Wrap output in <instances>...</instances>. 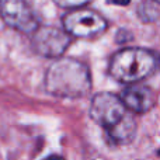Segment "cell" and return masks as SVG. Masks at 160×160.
Segmentation results:
<instances>
[{
	"instance_id": "obj_1",
	"label": "cell",
	"mask_w": 160,
	"mask_h": 160,
	"mask_svg": "<svg viewBox=\"0 0 160 160\" xmlns=\"http://www.w3.org/2000/svg\"><path fill=\"white\" fill-rule=\"evenodd\" d=\"M90 117L107 132L115 143H128L136 133V119L119 96L112 93H98L93 97Z\"/></svg>"
},
{
	"instance_id": "obj_2",
	"label": "cell",
	"mask_w": 160,
	"mask_h": 160,
	"mask_svg": "<svg viewBox=\"0 0 160 160\" xmlns=\"http://www.w3.org/2000/svg\"><path fill=\"white\" fill-rule=\"evenodd\" d=\"M45 88L52 96L63 98L84 97L91 90L90 70L76 59H58L47 70Z\"/></svg>"
},
{
	"instance_id": "obj_3",
	"label": "cell",
	"mask_w": 160,
	"mask_h": 160,
	"mask_svg": "<svg viewBox=\"0 0 160 160\" xmlns=\"http://www.w3.org/2000/svg\"><path fill=\"white\" fill-rule=\"evenodd\" d=\"M158 59L143 48H127L112 56L110 75L121 83H136L155 72Z\"/></svg>"
},
{
	"instance_id": "obj_4",
	"label": "cell",
	"mask_w": 160,
	"mask_h": 160,
	"mask_svg": "<svg viewBox=\"0 0 160 160\" xmlns=\"http://www.w3.org/2000/svg\"><path fill=\"white\" fill-rule=\"evenodd\" d=\"M63 27L69 35L88 38L102 32L107 28V21L97 11L79 8L63 17Z\"/></svg>"
},
{
	"instance_id": "obj_5",
	"label": "cell",
	"mask_w": 160,
	"mask_h": 160,
	"mask_svg": "<svg viewBox=\"0 0 160 160\" xmlns=\"http://www.w3.org/2000/svg\"><path fill=\"white\" fill-rule=\"evenodd\" d=\"M0 16L8 27L21 32L38 28V17L25 0H0Z\"/></svg>"
},
{
	"instance_id": "obj_6",
	"label": "cell",
	"mask_w": 160,
	"mask_h": 160,
	"mask_svg": "<svg viewBox=\"0 0 160 160\" xmlns=\"http://www.w3.org/2000/svg\"><path fill=\"white\" fill-rule=\"evenodd\" d=\"M34 32H35L32 38L34 51L42 56H49V58L61 56L70 44V35L59 28L38 27Z\"/></svg>"
},
{
	"instance_id": "obj_7",
	"label": "cell",
	"mask_w": 160,
	"mask_h": 160,
	"mask_svg": "<svg viewBox=\"0 0 160 160\" xmlns=\"http://www.w3.org/2000/svg\"><path fill=\"white\" fill-rule=\"evenodd\" d=\"M125 107L135 114H145L156 104V94L150 87L143 84H131L119 96Z\"/></svg>"
},
{
	"instance_id": "obj_8",
	"label": "cell",
	"mask_w": 160,
	"mask_h": 160,
	"mask_svg": "<svg viewBox=\"0 0 160 160\" xmlns=\"http://www.w3.org/2000/svg\"><path fill=\"white\" fill-rule=\"evenodd\" d=\"M158 0H146L145 3H142L141 8H139V17L143 21H155L159 17V6H158Z\"/></svg>"
},
{
	"instance_id": "obj_9",
	"label": "cell",
	"mask_w": 160,
	"mask_h": 160,
	"mask_svg": "<svg viewBox=\"0 0 160 160\" xmlns=\"http://www.w3.org/2000/svg\"><path fill=\"white\" fill-rule=\"evenodd\" d=\"M53 2L62 7H80V6L87 4L91 0H53Z\"/></svg>"
},
{
	"instance_id": "obj_10",
	"label": "cell",
	"mask_w": 160,
	"mask_h": 160,
	"mask_svg": "<svg viewBox=\"0 0 160 160\" xmlns=\"http://www.w3.org/2000/svg\"><path fill=\"white\" fill-rule=\"evenodd\" d=\"M131 0H107V3L110 4H117V6H127L129 4Z\"/></svg>"
},
{
	"instance_id": "obj_11",
	"label": "cell",
	"mask_w": 160,
	"mask_h": 160,
	"mask_svg": "<svg viewBox=\"0 0 160 160\" xmlns=\"http://www.w3.org/2000/svg\"><path fill=\"white\" fill-rule=\"evenodd\" d=\"M44 160H65L62 156H58V155H52V156H48V158H45Z\"/></svg>"
}]
</instances>
